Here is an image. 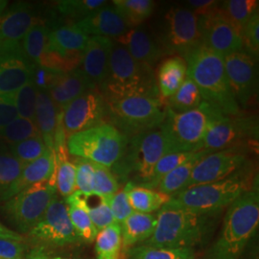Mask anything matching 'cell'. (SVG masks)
Listing matches in <instances>:
<instances>
[{"label": "cell", "instance_id": "cell-1", "mask_svg": "<svg viewBox=\"0 0 259 259\" xmlns=\"http://www.w3.org/2000/svg\"><path fill=\"white\" fill-rule=\"evenodd\" d=\"M183 58L187 66L186 76L197 85L204 102L226 115H239L240 108L228 82L224 57L201 44Z\"/></svg>", "mask_w": 259, "mask_h": 259}, {"label": "cell", "instance_id": "cell-2", "mask_svg": "<svg viewBox=\"0 0 259 259\" xmlns=\"http://www.w3.org/2000/svg\"><path fill=\"white\" fill-rule=\"evenodd\" d=\"M258 224V191L250 189L229 206L219 237L209 250L210 259L240 258Z\"/></svg>", "mask_w": 259, "mask_h": 259}, {"label": "cell", "instance_id": "cell-3", "mask_svg": "<svg viewBox=\"0 0 259 259\" xmlns=\"http://www.w3.org/2000/svg\"><path fill=\"white\" fill-rule=\"evenodd\" d=\"M98 88L104 99L135 95L159 96L154 68L137 62L125 47L114 40L108 77Z\"/></svg>", "mask_w": 259, "mask_h": 259}, {"label": "cell", "instance_id": "cell-4", "mask_svg": "<svg viewBox=\"0 0 259 259\" xmlns=\"http://www.w3.org/2000/svg\"><path fill=\"white\" fill-rule=\"evenodd\" d=\"M209 218L190 212L169 201L158 210L154 233L142 245L193 249L209 231Z\"/></svg>", "mask_w": 259, "mask_h": 259}, {"label": "cell", "instance_id": "cell-5", "mask_svg": "<svg viewBox=\"0 0 259 259\" xmlns=\"http://www.w3.org/2000/svg\"><path fill=\"white\" fill-rule=\"evenodd\" d=\"M249 190L250 180L239 170L222 181L185 188L172 196L170 201L190 212L211 217Z\"/></svg>", "mask_w": 259, "mask_h": 259}, {"label": "cell", "instance_id": "cell-6", "mask_svg": "<svg viewBox=\"0 0 259 259\" xmlns=\"http://www.w3.org/2000/svg\"><path fill=\"white\" fill-rule=\"evenodd\" d=\"M169 153L171 149L159 127L142 133L128 141L125 154L112 167V173L117 180L133 176L130 184L146 186L159 159Z\"/></svg>", "mask_w": 259, "mask_h": 259}, {"label": "cell", "instance_id": "cell-7", "mask_svg": "<svg viewBox=\"0 0 259 259\" xmlns=\"http://www.w3.org/2000/svg\"><path fill=\"white\" fill-rule=\"evenodd\" d=\"M128 138L110 123L76 133L66 139L68 154L111 169L125 154Z\"/></svg>", "mask_w": 259, "mask_h": 259}, {"label": "cell", "instance_id": "cell-8", "mask_svg": "<svg viewBox=\"0 0 259 259\" xmlns=\"http://www.w3.org/2000/svg\"><path fill=\"white\" fill-rule=\"evenodd\" d=\"M107 117L127 138L157 129L165 118L158 98L126 96L105 99Z\"/></svg>", "mask_w": 259, "mask_h": 259}, {"label": "cell", "instance_id": "cell-9", "mask_svg": "<svg viewBox=\"0 0 259 259\" xmlns=\"http://www.w3.org/2000/svg\"><path fill=\"white\" fill-rule=\"evenodd\" d=\"M217 110L206 102L191 111L175 112L167 108L159 129L163 133L171 152L202 151L208 125Z\"/></svg>", "mask_w": 259, "mask_h": 259}, {"label": "cell", "instance_id": "cell-10", "mask_svg": "<svg viewBox=\"0 0 259 259\" xmlns=\"http://www.w3.org/2000/svg\"><path fill=\"white\" fill-rule=\"evenodd\" d=\"M57 195L54 181L31 185L2 205V212L15 228L28 233L42 218Z\"/></svg>", "mask_w": 259, "mask_h": 259}, {"label": "cell", "instance_id": "cell-11", "mask_svg": "<svg viewBox=\"0 0 259 259\" xmlns=\"http://www.w3.org/2000/svg\"><path fill=\"white\" fill-rule=\"evenodd\" d=\"M36 247H65L80 243L69 219L67 207L58 197L51 202L42 218L27 233Z\"/></svg>", "mask_w": 259, "mask_h": 259}, {"label": "cell", "instance_id": "cell-12", "mask_svg": "<svg viewBox=\"0 0 259 259\" xmlns=\"http://www.w3.org/2000/svg\"><path fill=\"white\" fill-rule=\"evenodd\" d=\"M257 134L254 122L239 115L230 116L217 111L205 133L202 151L210 153L234 148L245 139Z\"/></svg>", "mask_w": 259, "mask_h": 259}, {"label": "cell", "instance_id": "cell-13", "mask_svg": "<svg viewBox=\"0 0 259 259\" xmlns=\"http://www.w3.org/2000/svg\"><path fill=\"white\" fill-rule=\"evenodd\" d=\"M106 102L99 89L93 88L69 103L62 111V125L66 139L76 133L104 123Z\"/></svg>", "mask_w": 259, "mask_h": 259}, {"label": "cell", "instance_id": "cell-14", "mask_svg": "<svg viewBox=\"0 0 259 259\" xmlns=\"http://www.w3.org/2000/svg\"><path fill=\"white\" fill-rule=\"evenodd\" d=\"M203 44L199 17L191 10L173 8L165 16L164 45L171 53L182 57Z\"/></svg>", "mask_w": 259, "mask_h": 259}, {"label": "cell", "instance_id": "cell-15", "mask_svg": "<svg viewBox=\"0 0 259 259\" xmlns=\"http://www.w3.org/2000/svg\"><path fill=\"white\" fill-rule=\"evenodd\" d=\"M228 82L237 104L247 106L257 93V65L255 58L245 50L224 57Z\"/></svg>", "mask_w": 259, "mask_h": 259}, {"label": "cell", "instance_id": "cell-16", "mask_svg": "<svg viewBox=\"0 0 259 259\" xmlns=\"http://www.w3.org/2000/svg\"><path fill=\"white\" fill-rule=\"evenodd\" d=\"M44 82L39 88L46 89L58 111H62L70 102L83 93L96 88L81 68L68 72H55L40 67Z\"/></svg>", "mask_w": 259, "mask_h": 259}, {"label": "cell", "instance_id": "cell-17", "mask_svg": "<svg viewBox=\"0 0 259 259\" xmlns=\"http://www.w3.org/2000/svg\"><path fill=\"white\" fill-rule=\"evenodd\" d=\"M245 163V156L234 149L210 153L195 165L185 188L222 181L239 171Z\"/></svg>", "mask_w": 259, "mask_h": 259}, {"label": "cell", "instance_id": "cell-18", "mask_svg": "<svg viewBox=\"0 0 259 259\" xmlns=\"http://www.w3.org/2000/svg\"><path fill=\"white\" fill-rule=\"evenodd\" d=\"M202 41L214 52L225 56L243 50V38L232 25L221 17L218 9L199 18Z\"/></svg>", "mask_w": 259, "mask_h": 259}, {"label": "cell", "instance_id": "cell-19", "mask_svg": "<svg viewBox=\"0 0 259 259\" xmlns=\"http://www.w3.org/2000/svg\"><path fill=\"white\" fill-rule=\"evenodd\" d=\"M34 11L25 2H17L0 16V52L21 48V42L35 23Z\"/></svg>", "mask_w": 259, "mask_h": 259}, {"label": "cell", "instance_id": "cell-20", "mask_svg": "<svg viewBox=\"0 0 259 259\" xmlns=\"http://www.w3.org/2000/svg\"><path fill=\"white\" fill-rule=\"evenodd\" d=\"M36 67L28 60L22 47L0 52V98L18 92L34 76Z\"/></svg>", "mask_w": 259, "mask_h": 259}, {"label": "cell", "instance_id": "cell-21", "mask_svg": "<svg viewBox=\"0 0 259 259\" xmlns=\"http://www.w3.org/2000/svg\"><path fill=\"white\" fill-rule=\"evenodd\" d=\"M75 24L89 37H105L111 39L125 35L131 29L117 10L109 5L103 6Z\"/></svg>", "mask_w": 259, "mask_h": 259}, {"label": "cell", "instance_id": "cell-22", "mask_svg": "<svg viewBox=\"0 0 259 259\" xmlns=\"http://www.w3.org/2000/svg\"><path fill=\"white\" fill-rule=\"evenodd\" d=\"M113 40L105 37H90L82 59V70L89 80L99 87L107 79Z\"/></svg>", "mask_w": 259, "mask_h": 259}, {"label": "cell", "instance_id": "cell-23", "mask_svg": "<svg viewBox=\"0 0 259 259\" xmlns=\"http://www.w3.org/2000/svg\"><path fill=\"white\" fill-rule=\"evenodd\" d=\"M112 40L125 47L137 62L150 67H153L163 54L157 42L146 32L138 28L130 29L125 35Z\"/></svg>", "mask_w": 259, "mask_h": 259}, {"label": "cell", "instance_id": "cell-24", "mask_svg": "<svg viewBox=\"0 0 259 259\" xmlns=\"http://www.w3.org/2000/svg\"><path fill=\"white\" fill-rule=\"evenodd\" d=\"M55 157L54 152L48 150L42 156L36 160L30 162L23 167L18 181L14 184L10 191L8 200L15 195L19 194L22 190L31 185L42 182L54 181L55 182Z\"/></svg>", "mask_w": 259, "mask_h": 259}, {"label": "cell", "instance_id": "cell-25", "mask_svg": "<svg viewBox=\"0 0 259 259\" xmlns=\"http://www.w3.org/2000/svg\"><path fill=\"white\" fill-rule=\"evenodd\" d=\"M119 225L123 247L128 250L142 245L152 236L157 225V214L134 211Z\"/></svg>", "mask_w": 259, "mask_h": 259}, {"label": "cell", "instance_id": "cell-26", "mask_svg": "<svg viewBox=\"0 0 259 259\" xmlns=\"http://www.w3.org/2000/svg\"><path fill=\"white\" fill-rule=\"evenodd\" d=\"M38 88V87H37ZM59 112L46 89L38 88L35 122L48 150L53 151Z\"/></svg>", "mask_w": 259, "mask_h": 259}, {"label": "cell", "instance_id": "cell-27", "mask_svg": "<svg viewBox=\"0 0 259 259\" xmlns=\"http://www.w3.org/2000/svg\"><path fill=\"white\" fill-rule=\"evenodd\" d=\"M187 66L182 56H173L165 59L157 69V80L158 95L169 99L180 89L186 78Z\"/></svg>", "mask_w": 259, "mask_h": 259}, {"label": "cell", "instance_id": "cell-28", "mask_svg": "<svg viewBox=\"0 0 259 259\" xmlns=\"http://www.w3.org/2000/svg\"><path fill=\"white\" fill-rule=\"evenodd\" d=\"M90 37L76 24L64 25L48 33V47L64 56L81 55Z\"/></svg>", "mask_w": 259, "mask_h": 259}, {"label": "cell", "instance_id": "cell-29", "mask_svg": "<svg viewBox=\"0 0 259 259\" xmlns=\"http://www.w3.org/2000/svg\"><path fill=\"white\" fill-rule=\"evenodd\" d=\"M87 195L75 191L65 199V204L71 224L81 241L92 243L95 240L97 230L95 229L88 212Z\"/></svg>", "mask_w": 259, "mask_h": 259}, {"label": "cell", "instance_id": "cell-30", "mask_svg": "<svg viewBox=\"0 0 259 259\" xmlns=\"http://www.w3.org/2000/svg\"><path fill=\"white\" fill-rule=\"evenodd\" d=\"M124 188L127 192L132 208L137 212H156L171 200L170 196L160 193L156 189L135 185L130 183L125 185Z\"/></svg>", "mask_w": 259, "mask_h": 259}, {"label": "cell", "instance_id": "cell-31", "mask_svg": "<svg viewBox=\"0 0 259 259\" xmlns=\"http://www.w3.org/2000/svg\"><path fill=\"white\" fill-rule=\"evenodd\" d=\"M208 154H210V152L208 151H199L197 155L191 159L185 161V163L177 167L165 176L162 177L155 189L158 192L168 195L170 197L184 190L190 179L195 165Z\"/></svg>", "mask_w": 259, "mask_h": 259}, {"label": "cell", "instance_id": "cell-32", "mask_svg": "<svg viewBox=\"0 0 259 259\" xmlns=\"http://www.w3.org/2000/svg\"><path fill=\"white\" fill-rule=\"evenodd\" d=\"M95 250L97 259H128L118 223H113L98 232L95 238Z\"/></svg>", "mask_w": 259, "mask_h": 259}, {"label": "cell", "instance_id": "cell-33", "mask_svg": "<svg viewBox=\"0 0 259 259\" xmlns=\"http://www.w3.org/2000/svg\"><path fill=\"white\" fill-rule=\"evenodd\" d=\"M257 0H226L218 5V13L241 36L251 16L258 11Z\"/></svg>", "mask_w": 259, "mask_h": 259}, {"label": "cell", "instance_id": "cell-34", "mask_svg": "<svg viewBox=\"0 0 259 259\" xmlns=\"http://www.w3.org/2000/svg\"><path fill=\"white\" fill-rule=\"evenodd\" d=\"M54 157L56 188L60 195L66 199L76 191V168L74 163L68 160L67 150L55 151Z\"/></svg>", "mask_w": 259, "mask_h": 259}, {"label": "cell", "instance_id": "cell-35", "mask_svg": "<svg viewBox=\"0 0 259 259\" xmlns=\"http://www.w3.org/2000/svg\"><path fill=\"white\" fill-rule=\"evenodd\" d=\"M112 4L131 29L150 18L156 6L153 0H114Z\"/></svg>", "mask_w": 259, "mask_h": 259}, {"label": "cell", "instance_id": "cell-36", "mask_svg": "<svg viewBox=\"0 0 259 259\" xmlns=\"http://www.w3.org/2000/svg\"><path fill=\"white\" fill-rule=\"evenodd\" d=\"M48 28L47 25L36 20L21 42L22 50L28 60L37 66L41 56L44 55L48 44Z\"/></svg>", "mask_w": 259, "mask_h": 259}, {"label": "cell", "instance_id": "cell-37", "mask_svg": "<svg viewBox=\"0 0 259 259\" xmlns=\"http://www.w3.org/2000/svg\"><path fill=\"white\" fill-rule=\"evenodd\" d=\"M168 109L175 112H185L198 108L204 99L194 82L186 76L180 89L169 99Z\"/></svg>", "mask_w": 259, "mask_h": 259}, {"label": "cell", "instance_id": "cell-38", "mask_svg": "<svg viewBox=\"0 0 259 259\" xmlns=\"http://www.w3.org/2000/svg\"><path fill=\"white\" fill-rule=\"evenodd\" d=\"M24 166L10 152L0 151V203L8 200L10 191Z\"/></svg>", "mask_w": 259, "mask_h": 259}, {"label": "cell", "instance_id": "cell-39", "mask_svg": "<svg viewBox=\"0 0 259 259\" xmlns=\"http://www.w3.org/2000/svg\"><path fill=\"white\" fill-rule=\"evenodd\" d=\"M128 259H195L191 248H157L139 245L127 250Z\"/></svg>", "mask_w": 259, "mask_h": 259}, {"label": "cell", "instance_id": "cell-40", "mask_svg": "<svg viewBox=\"0 0 259 259\" xmlns=\"http://www.w3.org/2000/svg\"><path fill=\"white\" fill-rule=\"evenodd\" d=\"M37 91L38 88L33 76L18 92L12 94L18 117L35 122Z\"/></svg>", "mask_w": 259, "mask_h": 259}, {"label": "cell", "instance_id": "cell-41", "mask_svg": "<svg viewBox=\"0 0 259 259\" xmlns=\"http://www.w3.org/2000/svg\"><path fill=\"white\" fill-rule=\"evenodd\" d=\"M39 136L40 134L36 122L20 117H17L15 120L0 129V141L8 143L9 146Z\"/></svg>", "mask_w": 259, "mask_h": 259}, {"label": "cell", "instance_id": "cell-42", "mask_svg": "<svg viewBox=\"0 0 259 259\" xmlns=\"http://www.w3.org/2000/svg\"><path fill=\"white\" fill-rule=\"evenodd\" d=\"M93 164V195L110 199L120 189L119 182L110 168L95 163Z\"/></svg>", "mask_w": 259, "mask_h": 259}, {"label": "cell", "instance_id": "cell-43", "mask_svg": "<svg viewBox=\"0 0 259 259\" xmlns=\"http://www.w3.org/2000/svg\"><path fill=\"white\" fill-rule=\"evenodd\" d=\"M198 152H173L161 157L155 167L152 179L148 185L143 187L155 189L158 182L169 172L182 165L185 161L191 159Z\"/></svg>", "mask_w": 259, "mask_h": 259}, {"label": "cell", "instance_id": "cell-44", "mask_svg": "<svg viewBox=\"0 0 259 259\" xmlns=\"http://www.w3.org/2000/svg\"><path fill=\"white\" fill-rule=\"evenodd\" d=\"M107 4L105 0H63L57 7L62 15L82 20Z\"/></svg>", "mask_w": 259, "mask_h": 259}, {"label": "cell", "instance_id": "cell-45", "mask_svg": "<svg viewBox=\"0 0 259 259\" xmlns=\"http://www.w3.org/2000/svg\"><path fill=\"white\" fill-rule=\"evenodd\" d=\"M9 148L10 153L24 165L36 160L47 150V145L40 136L10 145Z\"/></svg>", "mask_w": 259, "mask_h": 259}, {"label": "cell", "instance_id": "cell-46", "mask_svg": "<svg viewBox=\"0 0 259 259\" xmlns=\"http://www.w3.org/2000/svg\"><path fill=\"white\" fill-rule=\"evenodd\" d=\"M73 163L76 168V190L87 196L93 195V162L76 157Z\"/></svg>", "mask_w": 259, "mask_h": 259}, {"label": "cell", "instance_id": "cell-47", "mask_svg": "<svg viewBox=\"0 0 259 259\" xmlns=\"http://www.w3.org/2000/svg\"><path fill=\"white\" fill-rule=\"evenodd\" d=\"M111 199V198H110ZM110 199L100 198L98 203L94 206L88 205V212L97 232H100L105 228L111 226L115 223L113 214L111 212V207L109 204Z\"/></svg>", "mask_w": 259, "mask_h": 259}, {"label": "cell", "instance_id": "cell-48", "mask_svg": "<svg viewBox=\"0 0 259 259\" xmlns=\"http://www.w3.org/2000/svg\"><path fill=\"white\" fill-rule=\"evenodd\" d=\"M243 47H246V52L257 59L259 54V12H255L242 33Z\"/></svg>", "mask_w": 259, "mask_h": 259}, {"label": "cell", "instance_id": "cell-49", "mask_svg": "<svg viewBox=\"0 0 259 259\" xmlns=\"http://www.w3.org/2000/svg\"><path fill=\"white\" fill-rule=\"evenodd\" d=\"M111 212L113 214L115 222L121 224L124 222L132 213L134 209L132 208L129 203V199L125 188L119 189L115 194L113 195L109 201Z\"/></svg>", "mask_w": 259, "mask_h": 259}, {"label": "cell", "instance_id": "cell-50", "mask_svg": "<svg viewBox=\"0 0 259 259\" xmlns=\"http://www.w3.org/2000/svg\"><path fill=\"white\" fill-rule=\"evenodd\" d=\"M23 242L0 238V259H24Z\"/></svg>", "mask_w": 259, "mask_h": 259}, {"label": "cell", "instance_id": "cell-51", "mask_svg": "<svg viewBox=\"0 0 259 259\" xmlns=\"http://www.w3.org/2000/svg\"><path fill=\"white\" fill-rule=\"evenodd\" d=\"M219 1L215 0H190L187 1L188 6L191 8V11L196 14L199 18L208 16L216 12L218 9Z\"/></svg>", "mask_w": 259, "mask_h": 259}, {"label": "cell", "instance_id": "cell-52", "mask_svg": "<svg viewBox=\"0 0 259 259\" xmlns=\"http://www.w3.org/2000/svg\"><path fill=\"white\" fill-rule=\"evenodd\" d=\"M18 117L13 101L7 96L0 98V129Z\"/></svg>", "mask_w": 259, "mask_h": 259}, {"label": "cell", "instance_id": "cell-53", "mask_svg": "<svg viewBox=\"0 0 259 259\" xmlns=\"http://www.w3.org/2000/svg\"><path fill=\"white\" fill-rule=\"evenodd\" d=\"M24 259H74L65 258L58 255H51L47 251V249L41 247H35L32 250H29Z\"/></svg>", "mask_w": 259, "mask_h": 259}, {"label": "cell", "instance_id": "cell-54", "mask_svg": "<svg viewBox=\"0 0 259 259\" xmlns=\"http://www.w3.org/2000/svg\"><path fill=\"white\" fill-rule=\"evenodd\" d=\"M0 238L19 241V242L24 241V237L21 234H19V232H14V231L10 230L6 226H4L1 223H0Z\"/></svg>", "mask_w": 259, "mask_h": 259}, {"label": "cell", "instance_id": "cell-55", "mask_svg": "<svg viewBox=\"0 0 259 259\" xmlns=\"http://www.w3.org/2000/svg\"><path fill=\"white\" fill-rule=\"evenodd\" d=\"M7 6H8V1H6V0H0V16L6 11Z\"/></svg>", "mask_w": 259, "mask_h": 259}]
</instances>
